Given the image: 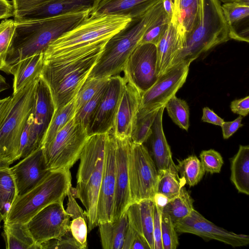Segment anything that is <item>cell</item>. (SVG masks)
Listing matches in <instances>:
<instances>
[{
    "mask_svg": "<svg viewBox=\"0 0 249 249\" xmlns=\"http://www.w3.org/2000/svg\"><path fill=\"white\" fill-rule=\"evenodd\" d=\"M91 10L68 13L28 21H15L13 38L0 71L11 74L23 60L44 53L49 45L89 16Z\"/></svg>",
    "mask_w": 249,
    "mask_h": 249,
    "instance_id": "6da1fadb",
    "label": "cell"
},
{
    "mask_svg": "<svg viewBox=\"0 0 249 249\" xmlns=\"http://www.w3.org/2000/svg\"><path fill=\"white\" fill-rule=\"evenodd\" d=\"M107 42L44 60L40 76L50 89L54 112L75 98Z\"/></svg>",
    "mask_w": 249,
    "mask_h": 249,
    "instance_id": "7a4b0ae2",
    "label": "cell"
},
{
    "mask_svg": "<svg viewBox=\"0 0 249 249\" xmlns=\"http://www.w3.org/2000/svg\"><path fill=\"white\" fill-rule=\"evenodd\" d=\"M162 1L143 15L131 18L123 29L108 40L88 78H104L123 71L129 55L139 44L148 26L163 11Z\"/></svg>",
    "mask_w": 249,
    "mask_h": 249,
    "instance_id": "3957f363",
    "label": "cell"
},
{
    "mask_svg": "<svg viewBox=\"0 0 249 249\" xmlns=\"http://www.w3.org/2000/svg\"><path fill=\"white\" fill-rule=\"evenodd\" d=\"M107 134L89 136L80 155L76 188L73 196L85 207L88 231L98 226L97 205L103 173Z\"/></svg>",
    "mask_w": 249,
    "mask_h": 249,
    "instance_id": "277c9868",
    "label": "cell"
},
{
    "mask_svg": "<svg viewBox=\"0 0 249 249\" xmlns=\"http://www.w3.org/2000/svg\"><path fill=\"white\" fill-rule=\"evenodd\" d=\"M131 20V18L126 16L90 14L74 28L51 42L44 53V60L107 41Z\"/></svg>",
    "mask_w": 249,
    "mask_h": 249,
    "instance_id": "5b68a950",
    "label": "cell"
},
{
    "mask_svg": "<svg viewBox=\"0 0 249 249\" xmlns=\"http://www.w3.org/2000/svg\"><path fill=\"white\" fill-rule=\"evenodd\" d=\"M230 39L228 26L219 1L201 0L199 22L185 35L174 65L180 62L191 63L202 53Z\"/></svg>",
    "mask_w": 249,
    "mask_h": 249,
    "instance_id": "8992f818",
    "label": "cell"
},
{
    "mask_svg": "<svg viewBox=\"0 0 249 249\" xmlns=\"http://www.w3.org/2000/svg\"><path fill=\"white\" fill-rule=\"evenodd\" d=\"M71 182L70 169L51 171L39 184L17 197L4 222L26 223L48 205L63 202L71 187Z\"/></svg>",
    "mask_w": 249,
    "mask_h": 249,
    "instance_id": "52a82bcc",
    "label": "cell"
},
{
    "mask_svg": "<svg viewBox=\"0 0 249 249\" xmlns=\"http://www.w3.org/2000/svg\"><path fill=\"white\" fill-rule=\"evenodd\" d=\"M39 76L13 94L9 112L0 130V156L12 162L18 160L20 137L34 110Z\"/></svg>",
    "mask_w": 249,
    "mask_h": 249,
    "instance_id": "ba28073f",
    "label": "cell"
},
{
    "mask_svg": "<svg viewBox=\"0 0 249 249\" xmlns=\"http://www.w3.org/2000/svg\"><path fill=\"white\" fill-rule=\"evenodd\" d=\"M87 129L74 117L53 139L42 147L46 163L51 171L70 169L79 159L88 137Z\"/></svg>",
    "mask_w": 249,
    "mask_h": 249,
    "instance_id": "9c48e42d",
    "label": "cell"
},
{
    "mask_svg": "<svg viewBox=\"0 0 249 249\" xmlns=\"http://www.w3.org/2000/svg\"><path fill=\"white\" fill-rule=\"evenodd\" d=\"M128 174L131 203L144 199L153 200L157 193L158 170L143 144L131 143Z\"/></svg>",
    "mask_w": 249,
    "mask_h": 249,
    "instance_id": "30bf717a",
    "label": "cell"
},
{
    "mask_svg": "<svg viewBox=\"0 0 249 249\" xmlns=\"http://www.w3.org/2000/svg\"><path fill=\"white\" fill-rule=\"evenodd\" d=\"M157 60L156 45L150 43L139 44L125 64L123 78L142 94L154 85L158 78Z\"/></svg>",
    "mask_w": 249,
    "mask_h": 249,
    "instance_id": "8fae6325",
    "label": "cell"
},
{
    "mask_svg": "<svg viewBox=\"0 0 249 249\" xmlns=\"http://www.w3.org/2000/svg\"><path fill=\"white\" fill-rule=\"evenodd\" d=\"M70 218L64 209L63 202H60L45 207L25 224L40 249L39 245L42 243L59 239L70 230Z\"/></svg>",
    "mask_w": 249,
    "mask_h": 249,
    "instance_id": "7c38bea8",
    "label": "cell"
},
{
    "mask_svg": "<svg viewBox=\"0 0 249 249\" xmlns=\"http://www.w3.org/2000/svg\"><path fill=\"white\" fill-rule=\"evenodd\" d=\"M190 64L178 63L159 76L154 85L142 94L139 108L151 110L165 105L185 82Z\"/></svg>",
    "mask_w": 249,
    "mask_h": 249,
    "instance_id": "4fadbf2b",
    "label": "cell"
},
{
    "mask_svg": "<svg viewBox=\"0 0 249 249\" xmlns=\"http://www.w3.org/2000/svg\"><path fill=\"white\" fill-rule=\"evenodd\" d=\"M119 75L110 77L104 94L91 115L87 130L88 136L107 134L113 128L124 85Z\"/></svg>",
    "mask_w": 249,
    "mask_h": 249,
    "instance_id": "5bb4252c",
    "label": "cell"
},
{
    "mask_svg": "<svg viewBox=\"0 0 249 249\" xmlns=\"http://www.w3.org/2000/svg\"><path fill=\"white\" fill-rule=\"evenodd\" d=\"M178 233H191L206 240H216L233 247L249 244V236L229 231L207 220L196 210L186 217L174 224Z\"/></svg>",
    "mask_w": 249,
    "mask_h": 249,
    "instance_id": "9a60e30c",
    "label": "cell"
},
{
    "mask_svg": "<svg viewBox=\"0 0 249 249\" xmlns=\"http://www.w3.org/2000/svg\"><path fill=\"white\" fill-rule=\"evenodd\" d=\"M116 138L107 133L103 173L98 197L97 220L99 223L112 221L115 189Z\"/></svg>",
    "mask_w": 249,
    "mask_h": 249,
    "instance_id": "2e32d148",
    "label": "cell"
},
{
    "mask_svg": "<svg viewBox=\"0 0 249 249\" xmlns=\"http://www.w3.org/2000/svg\"><path fill=\"white\" fill-rule=\"evenodd\" d=\"M34 121L30 131L26 156L41 147L42 143L54 113V107L50 89L38 77L36 89Z\"/></svg>",
    "mask_w": 249,
    "mask_h": 249,
    "instance_id": "e0dca14e",
    "label": "cell"
},
{
    "mask_svg": "<svg viewBox=\"0 0 249 249\" xmlns=\"http://www.w3.org/2000/svg\"><path fill=\"white\" fill-rule=\"evenodd\" d=\"M10 169L16 185L17 196L34 188L51 171L47 166L41 147L23 158Z\"/></svg>",
    "mask_w": 249,
    "mask_h": 249,
    "instance_id": "ac0fdd59",
    "label": "cell"
},
{
    "mask_svg": "<svg viewBox=\"0 0 249 249\" xmlns=\"http://www.w3.org/2000/svg\"><path fill=\"white\" fill-rule=\"evenodd\" d=\"M116 138L115 189L113 220L119 219L131 204L128 174L130 139Z\"/></svg>",
    "mask_w": 249,
    "mask_h": 249,
    "instance_id": "d6986e66",
    "label": "cell"
},
{
    "mask_svg": "<svg viewBox=\"0 0 249 249\" xmlns=\"http://www.w3.org/2000/svg\"><path fill=\"white\" fill-rule=\"evenodd\" d=\"M124 81L114 126L110 132L117 139L130 140L142 93L132 84Z\"/></svg>",
    "mask_w": 249,
    "mask_h": 249,
    "instance_id": "ffe728a7",
    "label": "cell"
},
{
    "mask_svg": "<svg viewBox=\"0 0 249 249\" xmlns=\"http://www.w3.org/2000/svg\"><path fill=\"white\" fill-rule=\"evenodd\" d=\"M101 0H53L33 9L15 21L43 19L58 15L92 10Z\"/></svg>",
    "mask_w": 249,
    "mask_h": 249,
    "instance_id": "44dd1931",
    "label": "cell"
},
{
    "mask_svg": "<svg viewBox=\"0 0 249 249\" xmlns=\"http://www.w3.org/2000/svg\"><path fill=\"white\" fill-rule=\"evenodd\" d=\"M154 202L144 199L131 203L126 213L128 225L147 242L151 249H155L153 234Z\"/></svg>",
    "mask_w": 249,
    "mask_h": 249,
    "instance_id": "7402d4cb",
    "label": "cell"
},
{
    "mask_svg": "<svg viewBox=\"0 0 249 249\" xmlns=\"http://www.w3.org/2000/svg\"><path fill=\"white\" fill-rule=\"evenodd\" d=\"M164 108L165 105L159 108L152 125V133L148 139L150 141L153 159L158 171L169 169L178 171L163 131L162 117Z\"/></svg>",
    "mask_w": 249,
    "mask_h": 249,
    "instance_id": "603a6c76",
    "label": "cell"
},
{
    "mask_svg": "<svg viewBox=\"0 0 249 249\" xmlns=\"http://www.w3.org/2000/svg\"><path fill=\"white\" fill-rule=\"evenodd\" d=\"M182 45L183 40L176 26L170 22L168 28L156 45L158 77L173 66Z\"/></svg>",
    "mask_w": 249,
    "mask_h": 249,
    "instance_id": "cb8c5ba5",
    "label": "cell"
},
{
    "mask_svg": "<svg viewBox=\"0 0 249 249\" xmlns=\"http://www.w3.org/2000/svg\"><path fill=\"white\" fill-rule=\"evenodd\" d=\"M161 0H101L91 14L139 17Z\"/></svg>",
    "mask_w": 249,
    "mask_h": 249,
    "instance_id": "d4e9b609",
    "label": "cell"
},
{
    "mask_svg": "<svg viewBox=\"0 0 249 249\" xmlns=\"http://www.w3.org/2000/svg\"><path fill=\"white\" fill-rule=\"evenodd\" d=\"M228 26L230 39L247 43L249 41V5L232 2L221 5Z\"/></svg>",
    "mask_w": 249,
    "mask_h": 249,
    "instance_id": "484cf974",
    "label": "cell"
},
{
    "mask_svg": "<svg viewBox=\"0 0 249 249\" xmlns=\"http://www.w3.org/2000/svg\"><path fill=\"white\" fill-rule=\"evenodd\" d=\"M201 0H174V11L170 22L177 27L182 40L199 20Z\"/></svg>",
    "mask_w": 249,
    "mask_h": 249,
    "instance_id": "4316f807",
    "label": "cell"
},
{
    "mask_svg": "<svg viewBox=\"0 0 249 249\" xmlns=\"http://www.w3.org/2000/svg\"><path fill=\"white\" fill-rule=\"evenodd\" d=\"M44 65V53L23 60L12 71L14 75L13 94L16 93L33 80L37 78Z\"/></svg>",
    "mask_w": 249,
    "mask_h": 249,
    "instance_id": "83f0119b",
    "label": "cell"
},
{
    "mask_svg": "<svg viewBox=\"0 0 249 249\" xmlns=\"http://www.w3.org/2000/svg\"><path fill=\"white\" fill-rule=\"evenodd\" d=\"M102 248L122 249L128 227L126 212L118 219L98 225Z\"/></svg>",
    "mask_w": 249,
    "mask_h": 249,
    "instance_id": "f1b7e54d",
    "label": "cell"
},
{
    "mask_svg": "<svg viewBox=\"0 0 249 249\" xmlns=\"http://www.w3.org/2000/svg\"><path fill=\"white\" fill-rule=\"evenodd\" d=\"M230 179L238 192L249 195V146L240 145L231 160Z\"/></svg>",
    "mask_w": 249,
    "mask_h": 249,
    "instance_id": "f546056e",
    "label": "cell"
},
{
    "mask_svg": "<svg viewBox=\"0 0 249 249\" xmlns=\"http://www.w3.org/2000/svg\"><path fill=\"white\" fill-rule=\"evenodd\" d=\"M2 235L7 249H38L25 223L4 222Z\"/></svg>",
    "mask_w": 249,
    "mask_h": 249,
    "instance_id": "4dcf8cb0",
    "label": "cell"
},
{
    "mask_svg": "<svg viewBox=\"0 0 249 249\" xmlns=\"http://www.w3.org/2000/svg\"><path fill=\"white\" fill-rule=\"evenodd\" d=\"M194 199L184 186L179 193L170 199L162 212L167 214L174 224L188 216L195 209Z\"/></svg>",
    "mask_w": 249,
    "mask_h": 249,
    "instance_id": "1f68e13d",
    "label": "cell"
},
{
    "mask_svg": "<svg viewBox=\"0 0 249 249\" xmlns=\"http://www.w3.org/2000/svg\"><path fill=\"white\" fill-rule=\"evenodd\" d=\"M17 197V189L10 167L0 168V222L5 220Z\"/></svg>",
    "mask_w": 249,
    "mask_h": 249,
    "instance_id": "d6a6232c",
    "label": "cell"
},
{
    "mask_svg": "<svg viewBox=\"0 0 249 249\" xmlns=\"http://www.w3.org/2000/svg\"><path fill=\"white\" fill-rule=\"evenodd\" d=\"M159 108L151 110L139 109L130 137L132 143L143 144L148 140Z\"/></svg>",
    "mask_w": 249,
    "mask_h": 249,
    "instance_id": "836d02e7",
    "label": "cell"
},
{
    "mask_svg": "<svg viewBox=\"0 0 249 249\" xmlns=\"http://www.w3.org/2000/svg\"><path fill=\"white\" fill-rule=\"evenodd\" d=\"M177 169L179 177L183 178L190 187L196 185L206 172L200 160L196 156H190L182 160H177Z\"/></svg>",
    "mask_w": 249,
    "mask_h": 249,
    "instance_id": "e575fe53",
    "label": "cell"
},
{
    "mask_svg": "<svg viewBox=\"0 0 249 249\" xmlns=\"http://www.w3.org/2000/svg\"><path fill=\"white\" fill-rule=\"evenodd\" d=\"M158 173L157 193L165 195L169 199L176 196L186 184L177 170L169 169L158 171Z\"/></svg>",
    "mask_w": 249,
    "mask_h": 249,
    "instance_id": "d590c367",
    "label": "cell"
},
{
    "mask_svg": "<svg viewBox=\"0 0 249 249\" xmlns=\"http://www.w3.org/2000/svg\"><path fill=\"white\" fill-rule=\"evenodd\" d=\"M75 114V98L54 112L43 139L41 147L49 143L56 134L72 119Z\"/></svg>",
    "mask_w": 249,
    "mask_h": 249,
    "instance_id": "8d00e7d4",
    "label": "cell"
},
{
    "mask_svg": "<svg viewBox=\"0 0 249 249\" xmlns=\"http://www.w3.org/2000/svg\"><path fill=\"white\" fill-rule=\"evenodd\" d=\"M168 114L175 124L188 131L189 127V107L186 102L173 96L165 105Z\"/></svg>",
    "mask_w": 249,
    "mask_h": 249,
    "instance_id": "74e56055",
    "label": "cell"
},
{
    "mask_svg": "<svg viewBox=\"0 0 249 249\" xmlns=\"http://www.w3.org/2000/svg\"><path fill=\"white\" fill-rule=\"evenodd\" d=\"M109 78L96 79L87 77L75 97V113L97 93L107 82Z\"/></svg>",
    "mask_w": 249,
    "mask_h": 249,
    "instance_id": "f35d334b",
    "label": "cell"
},
{
    "mask_svg": "<svg viewBox=\"0 0 249 249\" xmlns=\"http://www.w3.org/2000/svg\"><path fill=\"white\" fill-rule=\"evenodd\" d=\"M170 19L164 11L148 26L140 43H150L157 45L168 27Z\"/></svg>",
    "mask_w": 249,
    "mask_h": 249,
    "instance_id": "ab89813d",
    "label": "cell"
},
{
    "mask_svg": "<svg viewBox=\"0 0 249 249\" xmlns=\"http://www.w3.org/2000/svg\"><path fill=\"white\" fill-rule=\"evenodd\" d=\"M161 235L163 249H176L179 245L177 231L170 216L161 212Z\"/></svg>",
    "mask_w": 249,
    "mask_h": 249,
    "instance_id": "60d3db41",
    "label": "cell"
},
{
    "mask_svg": "<svg viewBox=\"0 0 249 249\" xmlns=\"http://www.w3.org/2000/svg\"><path fill=\"white\" fill-rule=\"evenodd\" d=\"M108 82V81H107ZM107 82L74 115V121L87 128L90 118L96 109L104 94Z\"/></svg>",
    "mask_w": 249,
    "mask_h": 249,
    "instance_id": "b9f144b4",
    "label": "cell"
},
{
    "mask_svg": "<svg viewBox=\"0 0 249 249\" xmlns=\"http://www.w3.org/2000/svg\"><path fill=\"white\" fill-rule=\"evenodd\" d=\"M15 28L13 19L3 20L0 23V65L4 62L10 47Z\"/></svg>",
    "mask_w": 249,
    "mask_h": 249,
    "instance_id": "7bdbcfd3",
    "label": "cell"
},
{
    "mask_svg": "<svg viewBox=\"0 0 249 249\" xmlns=\"http://www.w3.org/2000/svg\"><path fill=\"white\" fill-rule=\"evenodd\" d=\"M199 158L205 172L211 174L220 172L224 161L218 152L212 149L203 150L200 153Z\"/></svg>",
    "mask_w": 249,
    "mask_h": 249,
    "instance_id": "ee69618b",
    "label": "cell"
},
{
    "mask_svg": "<svg viewBox=\"0 0 249 249\" xmlns=\"http://www.w3.org/2000/svg\"><path fill=\"white\" fill-rule=\"evenodd\" d=\"M39 248L40 249H82L72 236L70 230L59 239H53L42 243Z\"/></svg>",
    "mask_w": 249,
    "mask_h": 249,
    "instance_id": "f6af8a7d",
    "label": "cell"
},
{
    "mask_svg": "<svg viewBox=\"0 0 249 249\" xmlns=\"http://www.w3.org/2000/svg\"><path fill=\"white\" fill-rule=\"evenodd\" d=\"M70 231L72 236L81 246L82 249L87 248L88 226L83 217L72 219L70 223Z\"/></svg>",
    "mask_w": 249,
    "mask_h": 249,
    "instance_id": "bcb514c9",
    "label": "cell"
},
{
    "mask_svg": "<svg viewBox=\"0 0 249 249\" xmlns=\"http://www.w3.org/2000/svg\"><path fill=\"white\" fill-rule=\"evenodd\" d=\"M52 0H12L15 10L14 18Z\"/></svg>",
    "mask_w": 249,
    "mask_h": 249,
    "instance_id": "7dc6e473",
    "label": "cell"
},
{
    "mask_svg": "<svg viewBox=\"0 0 249 249\" xmlns=\"http://www.w3.org/2000/svg\"><path fill=\"white\" fill-rule=\"evenodd\" d=\"M161 212L162 210L155 204L153 215V234L155 249H163L161 235L160 216Z\"/></svg>",
    "mask_w": 249,
    "mask_h": 249,
    "instance_id": "c3c4849f",
    "label": "cell"
},
{
    "mask_svg": "<svg viewBox=\"0 0 249 249\" xmlns=\"http://www.w3.org/2000/svg\"><path fill=\"white\" fill-rule=\"evenodd\" d=\"M67 196L68 197V200L66 210L67 213L72 219L78 217H83L87 221V218L84 211L77 203L75 197L73 196L70 190Z\"/></svg>",
    "mask_w": 249,
    "mask_h": 249,
    "instance_id": "681fc988",
    "label": "cell"
},
{
    "mask_svg": "<svg viewBox=\"0 0 249 249\" xmlns=\"http://www.w3.org/2000/svg\"><path fill=\"white\" fill-rule=\"evenodd\" d=\"M230 107L231 111L242 117L247 116L249 112V96L232 101Z\"/></svg>",
    "mask_w": 249,
    "mask_h": 249,
    "instance_id": "f907efd6",
    "label": "cell"
},
{
    "mask_svg": "<svg viewBox=\"0 0 249 249\" xmlns=\"http://www.w3.org/2000/svg\"><path fill=\"white\" fill-rule=\"evenodd\" d=\"M243 117L239 116L236 119L231 122H224L221 126L223 137L224 139H228L231 137L240 127L243 126L242 120Z\"/></svg>",
    "mask_w": 249,
    "mask_h": 249,
    "instance_id": "816d5d0a",
    "label": "cell"
},
{
    "mask_svg": "<svg viewBox=\"0 0 249 249\" xmlns=\"http://www.w3.org/2000/svg\"><path fill=\"white\" fill-rule=\"evenodd\" d=\"M202 121L213 124L221 126L224 121L208 107H204L202 110Z\"/></svg>",
    "mask_w": 249,
    "mask_h": 249,
    "instance_id": "f5cc1de1",
    "label": "cell"
},
{
    "mask_svg": "<svg viewBox=\"0 0 249 249\" xmlns=\"http://www.w3.org/2000/svg\"><path fill=\"white\" fill-rule=\"evenodd\" d=\"M15 10L12 1L0 0V19L14 17Z\"/></svg>",
    "mask_w": 249,
    "mask_h": 249,
    "instance_id": "db71d44e",
    "label": "cell"
},
{
    "mask_svg": "<svg viewBox=\"0 0 249 249\" xmlns=\"http://www.w3.org/2000/svg\"><path fill=\"white\" fill-rule=\"evenodd\" d=\"M12 100V96L0 99V130L9 112Z\"/></svg>",
    "mask_w": 249,
    "mask_h": 249,
    "instance_id": "11a10c76",
    "label": "cell"
},
{
    "mask_svg": "<svg viewBox=\"0 0 249 249\" xmlns=\"http://www.w3.org/2000/svg\"><path fill=\"white\" fill-rule=\"evenodd\" d=\"M130 249H151L146 240L137 233L131 244Z\"/></svg>",
    "mask_w": 249,
    "mask_h": 249,
    "instance_id": "9f6ffc18",
    "label": "cell"
},
{
    "mask_svg": "<svg viewBox=\"0 0 249 249\" xmlns=\"http://www.w3.org/2000/svg\"><path fill=\"white\" fill-rule=\"evenodd\" d=\"M169 199L165 195L157 193L154 196L153 200L156 206L160 210L166 205Z\"/></svg>",
    "mask_w": 249,
    "mask_h": 249,
    "instance_id": "6f0895ef",
    "label": "cell"
},
{
    "mask_svg": "<svg viewBox=\"0 0 249 249\" xmlns=\"http://www.w3.org/2000/svg\"><path fill=\"white\" fill-rule=\"evenodd\" d=\"M162 3L164 11L171 21L174 11V0H163Z\"/></svg>",
    "mask_w": 249,
    "mask_h": 249,
    "instance_id": "680465c9",
    "label": "cell"
},
{
    "mask_svg": "<svg viewBox=\"0 0 249 249\" xmlns=\"http://www.w3.org/2000/svg\"><path fill=\"white\" fill-rule=\"evenodd\" d=\"M9 88L10 86L6 81L5 78L0 74V93Z\"/></svg>",
    "mask_w": 249,
    "mask_h": 249,
    "instance_id": "91938a15",
    "label": "cell"
},
{
    "mask_svg": "<svg viewBox=\"0 0 249 249\" xmlns=\"http://www.w3.org/2000/svg\"><path fill=\"white\" fill-rule=\"evenodd\" d=\"M13 163L11 160L0 156V168L9 167Z\"/></svg>",
    "mask_w": 249,
    "mask_h": 249,
    "instance_id": "94428289",
    "label": "cell"
},
{
    "mask_svg": "<svg viewBox=\"0 0 249 249\" xmlns=\"http://www.w3.org/2000/svg\"><path fill=\"white\" fill-rule=\"evenodd\" d=\"M224 3L235 2L242 4L249 5V0H218Z\"/></svg>",
    "mask_w": 249,
    "mask_h": 249,
    "instance_id": "6125c7cd",
    "label": "cell"
},
{
    "mask_svg": "<svg viewBox=\"0 0 249 249\" xmlns=\"http://www.w3.org/2000/svg\"></svg>",
    "mask_w": 249,
    "mask_h": 249,
    "instance_id": "be15d7a7",
    "label": "cell"
}]
</instances>
